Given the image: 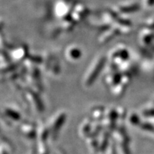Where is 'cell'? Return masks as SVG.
I'll list each match as a JSON object with an SVG mask.
<instances>
[{
  "mask_svg": "<svg viewBox=\"0 0 154 154\" xmlns=\"http://www.w3.org/2000/svg\"><path fill=\"white\" fill-rule=\"evenodd\" d=\"M70 53H69V55H70V58H72V59H79V57H81V51L79 50L76 49V48H74V49H72L69 50Z\"/></svg>",
  "mask_w": 154,
  "mask_h": 154,
  "instance_id": "obj_1",
  "label": "cell"
}]
</instances>
